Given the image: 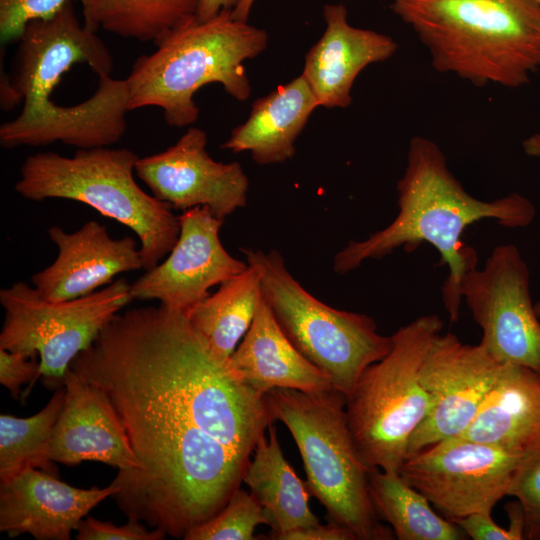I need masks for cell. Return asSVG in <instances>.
Instances as JSON below:
<instances>
[{
	"label": "cell",
	"instance_id": "cell-1",
	"mask_svg": "<svg viewBox=\"0 0 540 540\" xmlns=\"http://www.w3.org/2000/svg\"><path fill=\"white\" fill-rule=\"evenodd\" d=\"M70 369L111 402L140 463L118 471L116 504L128 520L173 538L223 509L275 421L265 396L184 313L161 304L117 313Z\"/></svg>",
	"mask_w": 540,
	"mask_h": 540
},
{
	"label": "cell",
	"instance_id": "cell-2",
	"mask_svg": "<svg viewBox=\"0 0 540 540\" xmlns=\"http://www.w3.org/2000/svg\"><path fill=\"white\" fill-rule=\"evenodd\" d=\"M396 189L399 211L394 220L366 239L350 241L334 256L333 269L343 275L366 260L382 259L399 248L412 252L428 243L439 253L440 264L448 267L442 300L450 321L457 322L460 280L478 262L475 249L461 240L466 228L481 220L506 228L525 227L536 215L535 206L519 193L491 201L472 196L449 169L440 147L422 136L410 140Z\"/></svg>",
	"mask_w": 540,
	"mask_h": 540
},
{
	"label": "cell",
	"instance_id": "cell-3",
	"mask_svg": "<svg viewBox=\"0 0 540 540\" xmlns=\"http://www.w3.org/2000/svg\"><path fill=\"white\" fill-rule=\"evenodd\" d=\"M391 9L413 29L440 73L479 87L517 88L540 69L535 0H393Z\"/></svg>",
	"mask_w": 540,
	"mask_h": 540
},
{
	"label": "cell",
	"instance_id": "cell-4",
	"mask_svg": "<svg viewBox=\"0 0 540 540\" xmlns=\"http://www.w3.org/2000/svg\"><path fill=\"white\" fill-rule=\"evenodd\" d=\"M267 45V32L235 19L231 9L206 21L195 17L134 62L126 78L129 111L156 106L169 126L184 127L199 117L193 96L202 86L219 83L236 100H247L251 86L243 63Z\"/></svg>",
	"mask_w": 540,
	"mask_h": 540
},
{
	"label": "cell",
	"instance_id": "cell-5",
	"mask_svg": "<svg viewBox=\"0 0 540 540\" xmlns=\"http://www.w3.org/2000/svg\"><path fill=\"white\" fill-rule=\"evenodd\" d=\"M139 157L128 148L78 149L71 156L40 152L21 165L15 191L27 200L68 199L130 228L140 241L144 270L155 267L174 247L179 216L146 193L134 173Z\"/></svg>",
	"mask_w": 540,
	"mask_h": 540
},
{
	"label": "cell",
	"instance_id": "cell-6",
	"mask_svg": "<svg viewBox=\"0 0 540 540\" xmlns=\"http://www.w3.org/2000/svg\"><path fill=\"white\" fill-rule=\"evenodd\" d=\"M274 420L291 433L301 455L306 487L324 506L328 521L357 540L392 539L378 522L368 490L369 469L360 459L346 415V397L335 389L303 392L276 388L265 395Z\"/></svg>",
	"mask_w": 540,
	"mask_h": 540
},
{
	"label": "cell",
	"instance_id": "cell-7",
	"mask_svg": "<svg viewBox=\"0 0 540 540\" xmlns=\"http://www.w3.org/2000/svg\"><path fill=\"white\" fill-rule=\"evenodd\" d=\"M442 319L423 315L392 335V347L370 365L346 398L348 427L358 455L369 469L398 472L409 442L427 417L431 400L421 367Z\"/></svg>",
	"mask_w": 540,
	"mask_h": 540
},
{
	"label": "cell",
	"instance_id": "cell-8",
	"mask_svg": "<svg viewBox=\"0 0 540 540\" xmlns=\"http://www.w3.org/2000/svg\"><path fill=\"white\" fill-rule=\"evenodd\" d=\"M242 251L286 336L347 398L363 372L389 353L391 336L380 334L370 316L332 308L311 295L278 251Z\"/></svg>",
	"mask_w": 540,
	"mask_h": 540
},
{
	"label": "cell",
	"instance_id": "cell-9",
	"mask_svg": "<svg viewBox=\"0 0 540 540\" xmlns=\"http://www.w3.org/2000/svg\"><path fill=\"white\" fill-rule=\"evenodd\" d=\"M131 300V284L124 278L66 301H48L33 286L18 281L0 290L5 311L0 349L38 355L46 385L63 386L74 358Z\"/></svg>",
	"mask_w": 540,
	"mask_h": 540
},
{
	"label": "cell",
	"instance_id": "cell-10",
	"mask_svg": "<svg viewBox=\"0 0 540 540\" xmlns=\"http://www.w3.org/2000/svg\"><path fill=\"white\" fill-rule=\"evenodd\" d=\"M459 295L482 329L480 343L497 362L540 374V318L528 265L514 244L496 246L481 269L468 270Z\"/></svg>",
	"mask_w": 540,
	"mask_h": 540
},
{
	"label": "cell",
	"instance_id": "cell-11",
	"mask_svg": "<svg viewBox=\"0 0 540 540\" xmlns=\"http://www.w3.org/2000/svg\"><path fill=\"white\" fill-rule=\"evenodd\" d=\"M526 455L458 436L407 456L398 472L445 518L454 520L492 512L507 496Z\"/></svg>",
	"mask_w": 540,
	"mask_h": 540
},
{
	"label": "cell",
	"instance_id": "cell-12",
	"mask_svg": "<svg viewBox=\"0 0 540 540\" xmlns=\"http://www.w3.org/2000/svg\"><path fill=\"white\" fill-rule=\"evenodd\" d=\"M503 364L479 343H463L439 332L421 367V381L431 400L430 411L413 434L407 456L461 435L474 419Z\"/></svg>",
	"mask_w": 540,
	"mask_h": 540
},
{
	"label": "cell",
	"instance_id": "cell-13",
	"mask_svg": "<svg viewBox=\"0 0 540 540\" xmlns=\"http://www.w3.org/2000/svg\"><path fill=\"white\" fill-rule=\"evenodd\" d=\"M178 239L166 259L131 284L133 300H158L170 310L186 313L213 286L240 274L247 262L227 252L220 240L224 220L206 206L179 215Z\"/></svg>",
	"mask_w": 540,
	"mask_h": 540
},
{
	"label": "cell",
	"instance_id": "cell-14",
	"mask_svg": "<svg viewBox=\"0 0 540 540\" xmlns=\"http://www.w3.org/2000/svg\"><path fill=\"white\" fill-rule=\"evenodd\" d=\"M207 142L204 130L190 127L166 150L139 157L135 174L170 208L206 206L224 220L246 206L249 181L240 163L212 159Z\"/></svg>",
	"mask_w": 540,
	"mask_h": 540
},
{
	"label": "cell",
	"instance_id": "cell-15",
	"mask_svg": "<svg viewBox=\"0 0 540 540\" xmlns=\"http://www.w3.org/2000/svg\"><path fill=\"white\" fill-rule=\"evenodd\" d=\"M18 42L9 78L23 99L19 118L33 117L54 102L55 87L73 65L86 63L98 77L113 70L108 47L79 22L71 2L51 18L29 22Z\"/></svg>",
	"mask_w": 540,
	"mask_h": 540
},
{
	"label": "cell",
	"instance_id": "cell-16",
	"mask_svg": "<svg viewBox=\"0 0 540 540\" xmlns=\"http://www.w3.org/2000/svg\"><path fill=\"white\" fill-rule=\"evenodd\" d=\"M47 232L58 249L57 257L35 273L31 283L48 301L83 297L109 285L121 273L144 269L136 240L131 236L114 239L95 220L72 233L58 226Z\"/></svg>",
	"mask_w": 540,
	"mask_h": 540
},
{
	"label": "cell",
	"instance_id": "cell-17",
	"mask_svg": "<svg viewBox=\"0 0 540 540\" xmlns=\"http://www.w3.org/2000/svg\"><path fill=\"white\" fill-rule=\"evenodd\" d=\"M118 488L82 489L37 468L0 480V531L14 538L30 534L37 540H69L90 510Z\"/></svg>",
	"mask_w": 540,
	"mask_h": 540
},
{
	"label": "cell",
	"instance_id": "cell-18",
	"mask_svg": "<svg viewBox=\"0 0 540 540\" xmlns=\"http://www.w3.org/2000/svg\"><path fill=\"white\" fill-rule=\"evenodd\" d=\"M64 405L53 429L50 458L65 465L97 461L118 471L140 463L111 402L70 368L65 374Z\"/></svg>",
	"mask_w": 540,
	"mask_h": 540
},
{
	"label": "cell",
	"instance_id": "cell-19",
	"mask_svg": "<svg viewBox=\"0 0 540 540\" xmlns=\"http://www.w3.org/2000/svg\"><path fill=\"white\" fill-rule=\"evenodd\" d=\"M98 79L93 95L77 105L62 106L54 102L31 121L3 123L0 127L1 146L13 149L59 141L78 149H92L118 142L127 128L128 83L126 79L107 75Z\"/></svg>",
	"mask_w": 540,
	"mask_h": 540
},
{
	"label": "cell",
	"instance_id": "cell-20",
	"mask_svg": "<svg viewBox=\"0 0 540 540\" xmlns=\"http://www.w3.org/2000/svg\"><path fill=\"white\" fill-rule=\"evenodd\" d=\"M345 5L326 4V28L305 56L302 76L319 107L346 108L359 73L368 65L389 59L397 50L390 36L348 23Z\"/></svg>",
	"mask_w": 540,
	"mask_h": 540
},
{
	"label": "cell",
	"instance_id": "cell-21",
	"mask_svg": "<svg viewBox=\"0 0 540 540\" xmlns=\"http://www.w3.org/2000/svg\"><path fill=\"white\" fill-rule=\"evenodd\" d=\"M228 364L235 376L259 395L276 388L324 392L333 387L286 336L262 295L250 328Z\"/></svg>",
	"mask_w": 540,
	"mask_h": 540
},
{
	"label": "cell",
	"instance_id": "cell-22",
	"mask_svg": "<svg viewBox=\"0 0 540 540\" xmlns=\"http://www.w3.org/2000/svg\"><path fill=\"white\" fill-rule=\"evenodd\" d=\"M459 436L518 454L540 448V374L503 364L474 419Z\"/></svg>",
	"mask_w": 540,
	"mask_h": 540
},
{
	"label": "cell",
	"instance_id": "cell-23",
	"mask_svg": "<svg viewBox=\"0 0 540 540\" xmlns=\"http://www.w3.org/2000/svg\"><path fill=\"white\" fill-rule=\"evenodd\" d=\"M319 107L300 75L256 99L247 120L222 144L234 153L248 151L259 165L282 163L295 154V141L312 112Z\"/></svg>",
	"mask_w": 540,
	"mask_h": 540
},
{
	"label": "cell",
	"instance_id": "cell-24",
	"mask_svg": "<svg viewBox=\"0 0 540 540\" xmlns=\"http://www.w3.org/2000/svg\"><path fill=\"white\" fill-rule=\"evenodd\" d=\"M273 424L268 428L269 436L259 438L243 481L264 509L271 533L279 534L317 524L319 519L309 507L310 494L305 482L283 456Z\"/></svg>",
	"mask_w": 540,
	"mask_h": 540
},
{
	"label": "cell",
	"instance_id": "cell-25",
	"mask_svg": "<svg viewBox=\"0 0 540 540\" xmlns=\"http://www.w3.org/2000/svg\"><path fill=\"white\" fill-rule=\"evenodd\" d=\"M262 299L258 273L248 265L212 294L191 307L186 317L212 351L229 361L250 328Z\"/></svg>",
	"mask_w": 540,
	"mask_h": 540
},
{
	"label": "cell",
	"instance_id": "cell-26",
	"mask_svg": "<svg viewBox=\"0 0 540 540\" xmlns=\"http://www.w3.org/2000/svg\"><path fill=\"white\" fill-rule=\"evenodd\" d=\"M368 490L378 517L389 523L399 540L468 538L452 520L437 514L430 501L399 472L370 470Z\"/></svg>",
	"mask_w": 540,
	"mask_h": 540
},
{
	"label": "cell",
	"instance_id": "cell-27",
	"mask_svg": "<svg viewBox=\"0 0 540 540\" xmlns=\"http://www.w3.org/2000/svg\"><path fill=\"white\" fill-rule=\"evenodd\" d=\"M202 0H87L84 25L155 44L197 17Z\"/></svg>",
	"mask_w": 540,
	"mask_h": 540
},
{
	"label": "cell",
	"instance_id": "cell-28",
	"mask_svg": "<svg viewBox=\"0 0 540 540\" xmlns=\"http://www.w3.org/2000/svg\"><path fill=\"white\" fill-rule=\"evenodd\" d=\"M65 388L57 387L49 402L28 418L0 415V480L27 468L57 476L50 458L54 426L64 405Z\"/></svg>",
	"mask_w": 540,
	"mask_h": 540
},
{
	"label": "cell",
	"instance_id": "cell-29",
	"mask_svg": "<svg viewBox=\"0 0 540 540\" xmlns=\"http://www.w3.org/2000/svg\"><path fill=\"white\" fill-rule=\"evenodd\" d=\"M259 524L269 525L264 509L239 488L220 512L191 529L184 540H255Z\"/></svg>",
	"mask_w": 540,
	"mask_h": 540
},
{
	"label": "cell",
	"instance_id": "cell-30",
	"mask_svg": "<svg viewBox=\"0 0 540 540\" xmlns=\"http://www.w3.org/2000/svg\"><path fill=\"white\" fill-rule=\"evenodd\" d=\"M507 496L515 497L523 509L525 539L540 540V448L521 461Z\"/></svg>",
	"mask_w": 540,
	"mask_h": 540
},
{
	"label": "cell",
	"instance_id": "cell-31",
	"mask_svg": "<svg viewBox=\"0 0 540 540\" xmlns=\"http://www.w3.org/2000/svg\"><path fill=\"white\" fill-rule=\"evenodd\" d=\"M72 0H0V38L7 44L18 41L27 24L56 15ZM85 5L87 0H78Z\"/></svg>",
	"mask_w": 540,
	"mask_h": 540
},
{
	"label": "cell",
	"instance_id": "cell-32",
	"mask_svg": "<svg viewBox=\"0 0 540 540\" xmlns=\"http://www.w3.org/2000/svg\"><path fill=\"white\" fill-rule=\"evenodd\" d=\"M76 530L78 540H162L166 537L163 530H148L142 522L135 520L118 526L94 517H86Z\"/></svg>",
	"mask_w": 540,
	"mask_h": 540
},
{
	"label": "cell",
	"instance_id": "cell-33",
	"mask_svg": "<svg viewBox=\"0 0 540 540\" xmlns=\"http://www.w3.org/2000/svg\"><path fill=\"white\" fill-rule=\"evenodd\" d=\"M40 373V361L20 352L0 349V383L14 398L20 394L23 384L36 381Z\"/></svg>",
	"mask_w": 540,
	"mask_h": 540
},
{
	"label": "cell",
	"instance_id": "cell-34",
	"mask_svg": "<svg viewBox=\"0 0 540 540\" xmlns=\"http://www.w3.org/2000/svg\"><path fill=\"white\" fill-rule=\"evenodd\" d=\"M492 512L474 513L452 520L468 538L473 540H519L508 527L499 526L491 516Z\"/></svg>",
	"mask_w": 540,
	"mask_h": 540
},
{
	"label": "cell",
	"instance_id": "cell-35",
	"mask_svg": "<svg viewBox=\"0 0 540 540\" xmlns=\"http://www.w3.org/2000/svg\"><path fill=\"white\" fill-rule=\"evenodd\" d=\"M267 538L275 540H357L351 530L329 521L326 525L317 523L284 533H270Z\"/></svg>",
	"mask_w": 540,
	"mask_h": 540
},
{
	"label": "cell",
	"instance_id": "cell-36",
	"mask_svg": "<svg viewBox=\"0 0 540 540\" xmlns=\"http://www.w3.org/2000/svg\"><path fill=\"white\" fill-rule=\"evenodd\" d=\"M238 1L239 0H202L197 13V18L199 21H206L222 10H232Z\"/></svg>",
	"mask_w": 540,
	"mask_h": 540
},
{
	"label": "cell",
	"instance_id": "cell-37",
	"mask_svg": "<svg viewBox=\"0 0 540 540\" xmlns=\"http://www.w3.org/2000/svg\"><path fill=\"white\" fill-rule=\"evenodd\" d=\"M0 91L1 108L3 110L13 109L23 100L21 95L12 85L9 76L3 73H1Z\"/></svg>",
	"mask_w": 540,
	"mask_h": 540
},
{
	"label": "cell",
	"instance_id": "cell-38",
	"mask_svg": "<svg viewBox=\"0 0 540 540\" xmlns=\"http://www.w3.org/2000/svg\"><path fill=\"white\" fill-rule=\"evenodd\" d=\"M524 152L531 157L540 158V133H534L523 141Z\"/></svg>",
	"mask_w": 540,
	"mask_h": 540
},
{
	"label": "cell",
	"instance_id": "cell-39",
	"mask_svg": "<svg viewBox=\"0 0 540 540\" xmlns=\"http://www.w3.org/2000/svg\"><path fill=\"white\" fill-rule=\"evenodd\" d=\"M254 1L255 0H239L232 9L233 17L237 20L247 22Z\"/></svg>",
	"mask_w": 540,
	"mask_h": 540
},
{
	"label": "cell",
	"instance_id": "cell-40",
	"mask_svg": "<svg viewBox=\"0 0 540 540\" xmlns=\"http://www.w3.org/2000/svg\"><path fill=\"white\" fill-rule=\"evenodd\" d=\"M537 316L540 318V299L534 304Z\"/></svg>",
	"mask_w": 540,
	"mask_h": 540
},
{
	"label": "cell",
	"instance_id": "cell-41",
	"mask_svg": "<svg viewBox=\"0 0 540 540\" xmlns=\"http://www.w3.org/2000/svg\"><path fill=\"white\" fill-rule=\"evenodd\" d=\"M535 1H536V2L538 3V5L540 6V0H535Z\"/></svg>",
	"mask_w": 540,
	"mask_h": 540
}]
</instances>
